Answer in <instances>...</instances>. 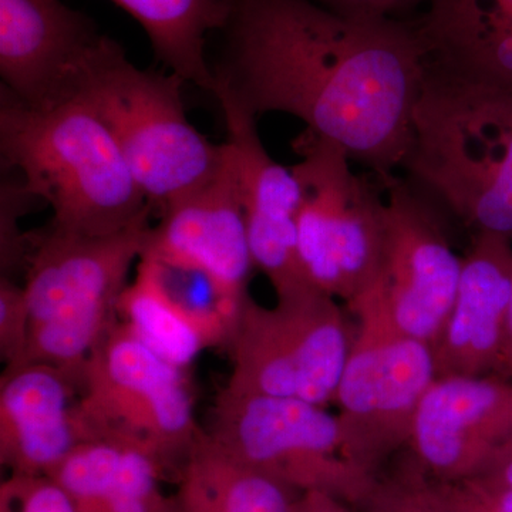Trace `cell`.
Wrapping results in <instances>:
<instances>
[{"label":"cell","instance_id":"1","mask_svg":"<svg viewBox=\"0 0 512 512\" xmlns=\"http://www.w3.org/2000/svg\"><path fill=\"white\" fill-rule=\"evenodd\" d=\"M215 97L284 113L377 177L402 167L426 49L416 22L350 18L312 0H229Z\"/></svg>","mask_w":512,"mask_h":512},{"label":"cell","instance_id":"2","mask_svg":"<svg viewBox=\"0 0 512 512\" xmlns=\"http://www.w3.org/2000/svg\"><path fill=\"white\" fill-rule=\"evenodd\" d=\"M402 167L474 234L512 241V87L426 57Z\"/></svg>","mask_w":512,"mask_h":512},{"label":"cell","instance_id":"3","mask_svg":"<svg viewBox=\"0 0 512 512\" xmlns=\"http://www.w3.org/2000/svg\"><path fill=\"white\" fill-rule=\"evenodd\" d=\"M0 153L3 171H18L62 231L104 237L154 214L113 134L80 97L36 110L0 90Z\"/></svg>","mask_w":512,"mask_h":512},{"label":"cell","instance_id":"4","mask_svg":"<svg viewBox=\"0 0 512 512\" xmlns=\"http://www.w3.org/2000/svg\"><path fill=\"white\" fill-rule=\"evenodd\" d=\"M150 217L104 237L72 234L53 224L28 235L23 289L30 335L23 363L82 373L119 322L117 306L146 248Z\"/></svg>","mask_w":512,"mask_h":512},{"label":"cell","instance_id":"5","mask_svg":"<svg viewBox=\"0 0 512 512\" xmlns=\"http://www.w3.org/2000/svg\"><path fill=\"white\" fill-rule=\"evenodd\" d=\"M184 83L171 72L140 69L117 43L80 96L113 134L141 194L158 214L224 163V143H212L188 120Z\"/></svg>","mask_w":512,"mask_h":512},{"label":"cell","instance_id":"6","mask_svg":"<svg viewBox=\"0 0 512 512\" xmlns=\"http://www.w3.org/2000/svg\"><path fill=\"white\" fill-rule=\"evenodd\" d=\"M292 165L301 190L298 255L306 278L319 291L352 308L379 269L386 202L369 175L350 167L348 151L303 131ZM382 183V181H380Z\"/></svg>","mask_w":512,"mask_h":512},{"label":"cell","instance_id":"7","mask_svg":"<svg viewBox=\"0 0 512 512\" xmlns=\"http://www.w3.org/2000/svg\"><path fill=\"white\" fill-rule=\"evenodd\" d=\"M80 396L90 440L133 444L165 471L183 464L202 433L187 370L154 352L120 319L84 363Z\"/></svg>","mask_w":512,"mask_h":512},{"label":"cell","instance_id":"8","mask_svg":"<svg viewBox=\"0 0 512 512\" xmlns=\"http://www.w3.org/2000/svg\"><path fill=\"white\" fill-rule=\"evenodd\" d=\"M205 433L231 456L299 494L318 491L365 507L379 480L346 457L338 416L319 404L224 387Z\"/></svg>","mask_w":512,"mask_h":512},{"label":"cell","instance_id":"9","mask_svg":"<svg viewBox=\"0 0 512 512\" xmlns=\"http://www.w3.org/2000/svg\"><path fill=\"white\" fill-rule=\"evenodd\" d=\"M353 336L338 299L319 289L281 296L271 308L249 296L228 346L225 389L326 407L335 403Z\"/></svg>","mask_w":512,"mask_h":512},{"label":"cell","instance_id":"10","mask_svg":"<svg viewBox=\"0 0 512 512\" xmlns=\"http://www.w3.org/2000/svg\"><path fill=\"white\" fill-rule=\"evenodd\" d=\"M359 319L336 392L343 450L379 476L384 461L412 439L424 394L436 380L429 343L404 335L375 306L350 309Z\"/></svg>","mask_w":512,"mask_h":512},{"label":"cell","instance_id":"11","mask_svg":"<svg viewBox=\"0 0 512 512\" xmlns=\"http://www.w3.org/2000/svg\"><path fill=\"white\" fill-rule=\"evenodd\" d=\"M377 178L386 191L382 258L352 308L369 303L404 335L431 346L456 299L463 258L451 245L440 204L407 177Z\"/></svg>","mask_w":512,"mask_h":512},{"label":"cell","instance_id":"12","mask_svg":"<svg viewBox=\"0 0 512 512\" xmlns=\"http://www.w3.org/2000/svg\"><path fill=\"white\" fill-rule=\"evenodd\" d=\"M116 45L63 0H0L2 90L30 109L79 99Z\"/></svg>","mask_w":512,"mask_h":512},{"label":"cell","instance_id":"13","mask_svg":"<svg viewBox=\"0 0 512 512\" xmlns=\"http://www.w3.org/2000/svg\"><path fill=\"white\" fill-rule=\"evenodd\" d=\"M220 170L160 212L141 258L201 272L244 308L255 269L238 174L227 143Z\"/></svg>","mask_w":512,"mask_h":512},{"label":"cell","instance_id":"14","mask_svg":"<svg viewBox=\"0 0 512 512\" xmlns=\"http://www.w3.org/2000/svg\"><path fill=\"white\" fill-rule=\"evenodd\" d=\"M512 443V380L497 375L436 377L421 400L409 448L433 480L480 476Z\"/></svg>","mask_w":512,"mask_h":512},{"label":"cell","instance_id":"15","mask_svg":"<svg viewBox=\"0 0 512 512\" xmlns=\"http://www.w3.org/2000/svg\"><path fill=\"white\" fill-rule=\"evenodd\" d=\"M215 99L224 114L225 143L238 174L255 268L269 279L276 298L315 288L298 255V178L292 167L269 156L256 117L228 97Z\"/></svg>","mask_w":512,"mask_h":512},{"label":"cell","instance_id":"16","mask_svg":"<svg viewBox=\"0 0 512 512\" xmlns=\"http://www.w3.org/2000/svg\"><path fill=\"white\" fill-rule=\"evenodd\" d=\"M82 373L47 363L6 367L0 379V461L10 476H49L90 440Z\"/></svg>","mask_w":512,"mask_h":512},{"label":"cell","instance_id":"17","mask_svg":"<svg viewBox=\"0 0 512 512\" xmlns=\"http://www.w3.org/2000/svg\"><path fill=\"white\" fill-rule=\"evenodd\" d=\"M511 289V239L474 235L456 299L431 345L437 377L493 375L503 349Z\"/></svg>","mask_w":512,"mask_h":512},{"label":"cell","instance_id":"18","mask_svg":"<svg viewBox=\"0 0 512 512\" xmlns=\"http://www.w3.org/2000/svg\"><path fill=\"white\" fill-rule=\"evenodd\" d=\"M167 471L146 451L124 441H83L49 474L76 512H170L160 481Z\"/></svg>","mask_w":512,"mask_h":512},{"label":"cell","instance_id":"19","mask_svg":"<svg viewBox=\"0 0 512 512\" xmlns=\"http://www.w3.org/2000/svg\"><path fill=\"white\" fill-rule=\"evenodd\" d=\"M120 322L173 365L187 370L204 350L225 346L235 332L224 316L192 311L165 288L156 266L137 262L117 306Z\"/></svg>","mask_w":512,"mask_h":512},{"label":"cell","instance_id":"20","mask_svg":"<svg viewBox=\"0 0 512 512\" xmlns=\"http://www.w3.org/2000/svg\"><path fill=\"white\" fill-rule=\"evenodd\" d=\"M291 493L202 431L180 466L175 504L181 512H292Z\"/></svg>","mask_w":512,"mask_h":512},{"label":"cell","instance_id":"21","mask_svg":"<svg viewBox=\"0 0 512 512\" xmlns=\"http://www.w3.org/2000/svg\"><path fill=\"white\" fill-rule=\"evenodd\" d=\"M126 10L150 39L154 55L167 72L205 92L214 90L207 57L211 33L227 22L229 0H111Z\"/></svg>","mask_w":512,"mask_h":512},{"label":"cell","instance_id":"22","mask_svg":"<svg viewBox=\"0 0 512 512\" xmlns=\"http://www.w3.org/2000/svg\"><path fill=\"white\" fill-rule=\"evenodd\" d=\"M37 201L20 177H6L0 187V261L2 276H10L13 268H23L28 235L19 229V220Z\"/></svg>","mask_w":512,"mask_h":512},{"label":"cell","instance_id":"23","mask_svg":"<svg viewBox=\"0 0 512 512\" xmlns=\"http://www.w3.org/2000/svg\"><path fill=\"white\" fill-rule=\"evenodd\" d=\"M30 318L23 285L0 279V356L6 367L22 365L28 353Z\"/></svg>","mask_w":512,"mask_h":512},{"label":"cell","instance_id":"24","mask_svg":"<svg viewBox=\"0 0 512 512\" xmlns=\"http://www.w3.org/2000/svg\"><path fill=\"white\" fill-rule=\"evenodd\" d=\"M0 512H76L50 477L9 476L0 487Z\"/></svg>","mask_w":512,"mask_h":512},{"label":"cell","instance_id":"25","mask_svg":"<svg viewBox=\"0 0 512 512\" xmlns=\"http://www.w3.org/2000/svg\"><path fill=\"white\" fill-rule=\"evenodd\" d=\"M436 484L450 512H512V488L477 477L456 483L436 481Z\"/></svg>","mask_w":512,"mask_h":512},{"label":"cell","instance_id":"26","mask_svg":"<svg viewBox=\"0 0 512 512\" xmlns=\"http://www.w3.org/2000/svg\"><path fill=\"white\" fill-rule=\"evenodd\" d=\"M323 8L350 16V18H394L413 8L424 6L430 0H312Z\"/></svg>","mask_w":512,"mask_h":512},{"label":"cell","instance_id":"27","mask_svg":"<svg viewBox=\"0 0 512 512\" xmlns=\"http://www.w3.org/2000/svg\"><path fill=\"white\" fill-rule=\"evenodd\" d=\"M400 467L406 476L417 512H450L437 490L436 481L413 460L412 456Z\"/></svg>","mask_w":512,"mask_h":512},{"label":"cell","instance_id":"28","mask_svg":"<svg viewBox=\"0 0 512 512\" xmlns=\"http://www.w3.org/2000/svg\"><path fill=\"white\" fill-rule=\"evenodd\" d=\"M352 507L353 505L332 495L311 491V493L299 494L293 500L292 512H359Z\"/></svg>","mask_w":512,"mask_h":512},{"label":"cell","instance_id":"29","mask_svg":"<svg viewBox=\"0 0 512 512\" xmlns=\"http://www.w3.org/2000/svg\"><path fill=\"white\" fill-rule=\"evenodd\" d=\"M493 375L512 380V289L510 308H508L507 322H505L503 349Z\"/></svg>","mask_w":512,"mask_h":512},{"label":"cell","instance_id":"30","mask_svg":"<svg viewBox=\"0 0 512 512\" xmlns=\"http://www.w3.org/2000/svg\"><path fill=\"white\" fill-rule=\"evenodd\" d=\"M501 5L504 6L505 10L512 16V0H500Z\"/></svg>","mask_w":512,"mask_h":512},{"label":"cell","instance_id":"31","mask_svg":"<svg viewBox=\"0 0 512 512\" xmlns=\"http://www.w3.org/2000/svg\"><path fill=\"white\" fill-rule=\"evenodd\" d=\"M170 512H181L180 510H178L177 504H175V500L173 510H171Z\"/></svg>","mask_w":512,"mask_h":512}]
</instances>
